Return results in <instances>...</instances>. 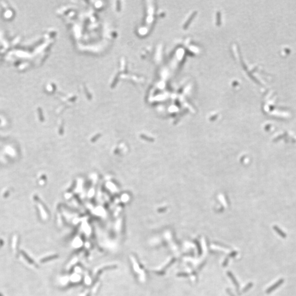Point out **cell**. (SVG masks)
<instances>
[{
	"mask_svg": "<svg viewBox=\"0 0 296 296\" xmlns=\"http://www.w3.org/2000/svg\"><path fill=\"white\" fill-rule=\"evenodd\" d=\"M283 282V279H281L279 281L277 282V283H275L274 285H272V286L269 287L267 291V293H269L270 292L273 291L274 290H275V289H276L280 285H281L282 283Z\"/></svg>",
	"mask_w": 296,
	"mask_h": 296,
	"instance_id": "1",
	"label": "cell"
},
{
	"mask_svg": "<svg viewBox=\"0 0 296 296\" xmlns=\"http://www.w3.org/2000/svg\"><path fill=\"white\" fill-rule=\"evenodd\" d=\"M227 274L229 276L230 278L231 279L232 281L233 282V283H234V285H235V286L237 288H239V283H238V282H237V281L236 280V279H235V278L234 277V275L232 274L231 272H228Z\"/></svg>",
	"mask_w": 296,
	"mask_h": 296,
	"instance_id": "2",
	"label": "cell"
},
{
	"mask_svg": "<svg viewBox=\"0 0 296 296\" xmlns=\"http://www.w3.org/2000/svg\"><path fill=\"white\" fill-rule=\"evenodd\" d=\"M195 242L196 246H197V247L198 248L199 254V255H201V254L202 253V250H201V248L200 245L199 244V242L198 241H195Z\"/></svg>",
	"mask_w": 296,
	"mask_h": 296,
	"instance_id": "3",
	"label": "cell"
},
{
	"mask_svg": "<svg viewBox=\"0 0 296 296\" xmlns=\"http://www.w3.org/2000/svg\"><path fill=\"white\" fill-rule=\"evenodd\" d=\"M252 286V283H249L247 286L245 287L244 288L243 292H245L247 291L248 290V289H249V288H251V287Z\"/></svg>",
	"mask_w": 296,
	"mask_h": 296,
	"instance_id": "4",
	"label": "cell"
},
{
	"mask_svg": "<svg viewBox=\"0 0 296 296\" xmlns=\"http://www.w3.org/2000/svg\"><path fill=\"white\" fill-rule=\"evenodd\" d=\"M177 275L179 276V277H187L188 276V274H186V272H181V273L178 274Z\"/></svg>",
	"mask_w": 296,
	"mask_h": 296,
	"instance_id": "5",
	"label": "cell"
},
{
	"mask_svg": "<svg viewBox=\"0 0 296 296\" xmlns=\"http://www.w3.org/2000/svg\"><path fill=\"white\" fill-rule=\"evenodd\" d=\"M228 261H229V259L228 258H226V259L225 260V261L224 262V263H223V266H225V265L227 264Z\"/></svg>",
	"mask_w": 296,
	"mask_h": 296,
	"instance_id": "6",
	"label": "cell"
},
{
	"mask_svg": "<svg viewBox=\"0 0 296 296\" xmlns=\"http://www.w3.org/2000/svg\"><path fill=\"white\" fill-rule=\"evenodd\" d=\"M227 291H228V293H229L230 296H234V295H233V294L231 293V291H230L229 290H227Z\"/></svg>",
	"mask_w": 296,
	"mask_h": 296,
	"instance_id": "7",
	"label": "cell"
}]
</instances>
